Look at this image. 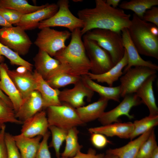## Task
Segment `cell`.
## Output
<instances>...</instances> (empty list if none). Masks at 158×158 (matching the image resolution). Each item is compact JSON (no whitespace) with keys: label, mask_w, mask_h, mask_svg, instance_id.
<instances>
[{"label":"cell","mask_w":158,"mask_h":158,"mask_svg":"<svg viewBox=\"0 0 158 158\" xmlns=\"http://www.w3.org/2000/svg\"><path fill=\"white\" fill-rule=\"evenodd\" d=\"M48 4L40 6L30 4L26 0H0V8L13 10L22 14L31 13L43 8Z\"/></svg>","instance_id":"28"},{"label":"cell","mask_w":158,"mask_h":158,"mask_svg":"<svg viewBox=\"0 0 158 158\" xmlns=\"http://www.w3.org/2000/svg\"><path fill=\"white\" fill-rule=\"evenodd\" d=\"M68 0L59 1L57 12L50 18L41 21L38 28L40 30L45 27H60L68 28L71 32L77 28H82L83 22L71 12Z\"/></svg>","instance_id":"7"},{"label":"cell","mask_w":158,"mask_h":158,"mask_svg":"<svg viewBox=\"0 0 158 158\" xmlns=\"http://www.w3.org/2000/svg\"><path fill=\"white\" fill-rule=\"evenodd\" d=\"M104 153L97 154L96 150L92 148H89L86 153H84L79 151L73 157L65 158L60 157L58 158H104Z\"/></svg>","instance_id":"41"},{"label":"cell","mask_w":158,"mask_h":158,"mask_svg":"<svg viewBox=\"0 0 158 158\" xmlns=\"http://www.w3.org/2000/svg\"><path fill=\"white\" fill-rule=\"evenodd\" d=\"M158 5V0H131L124 1L119 4L120 9L130 10L141 19L145 12Z\"/></svg>","instance_id":"29"},{"label":"cell","mask_w":158,"mask_h":158,"mask_svg":"<svg viewBox=\"0 0 158 158\" xmlns=\"http://www.w3.org/2000/svg\"><path fill=\"white\" fill-rule=\"evenodd\" d=\"M83 40L90 63L91 73L96 75L102 74L115 65L109 53L95 41L83 36Z\"/></svg>","instance_id":"9"},{"label":"cell","mask_w":158,"mask_h":158,"mask_svg":"<svg viewBox=\"0 0 158 158\" xmlns=\"http://www.w3.org/2000/svg\"><path fill=\"white\" fill-rule=\"evenodd\" d=\"M7 65L4 63H0V89L11 100L16 113L20 108L23 99L7 74L6 70Z\"/></svg>","instance_id":"19"},{"label":"cell","mask_w":158,"mask_h":158,"mask_svg":"<svg viewBox=\"0 0 158 158\" xmlns=\"http://www.w3.org/2000/svg\"><path fill=\"white\" fill-rule=\"evenodd\" d=\"M6 70L23 100L32 92L37 90L33 73L25 67L19 66L15 70H10L7 65Z\"/></svg>","instance_id":"13"},{"label":"cell","mask_w":158,"mask_h":158,"mask_svg":"<svg viewBox=\"0 0 158 158\" xmlns=\"http://www.w3.org/2000/svg\"><path fill=\"white\" fill-rule=\"evenodd\" d=\"M44 108L43 102L39 92H32L23 102L18 111L16 113V117L23 122Z\"/></svg>","instance_id":"17"},{"label":"cell","mask_w":158,"mask_h":158,"mask_svg":"<svg viewBox=\"0 0 158 158\" xmlns=\"http://www.w3.org/2000/svg\"><path fill=\"white\" fill-rule=\"evenodd\" d=\"M150 158H158V147L154 150Z\"/></svg>","instance_id":"47"},{"label":"cell","mask_w":158,"mask_h":158,"mask_svg":"<svg viewBox=\"0 0 158 158\" xmlns=\"http://www.w3.org/2000/svg\"><path fill=\"white\" fill-rule=\"evenodd\" d=\"M142 19L158 27V7L154 6L147 10L145 13Z\"/></svg>","instance_id":"40"},{"label":"cell","mask_w":158,"mask_h":158,"mask_svg":"<svg viewBox=\"0 0 158 158\" xmlns=\"http://www.w3.org/2000/svg\"><path fill=\"white\" fill-rule=\"evenodd\" d=\"M85 85L94 92L97 93L100 96L107 99L119 102L121 97L120 85L116 87H107L100 85L91 79L87 75L81 77Z\"/></svg>","instance_id":"27"},{"label":"cell","mask_w":158,"mask_h":158,"mask_svg":"<svg viewBox=\"0 0 158 158\" xmlns=\"http://www.w3.org/2000/svg\"><path fill=\"white\" fill-rule=\"evenodd\" d=\"M88 40L95 41L110 55L114 65L123 58L124 54L121 32L108 30L96 29L83 35Z\"/></svg>","instance_id":"4"},{"label":"cell","mask_w":158,"mask_h":158,"mask_svg":"<svg viewBox=\"0 0 158 158\" xmlns=\"http://www.w3.org/2000/svg\"><path fill=\"white\" fill-rule=\"evenodd\" d=\"M7 123L20 125L23 122L16 117L13 109L0 98V128Z\"/></svg>","instance_id":"35"},{"label":"cell","mask_w":158,"mask_h":158,"mask_svg":"<svg viewBox=\"0 0 158 158\" xmlns=\"http://www.w3.org/2000/svg\"><path fill=\"white\" fill-rule=\"evenodd\" d=\"M33 60L35 70L45 80L58 68L60 64L58 60L39 49Z\"/></svg>","instance_id":"22"},{"label":"cell","mask_w":158,"mask_h":158,"mask_svg":"<svg viewBox=\"0 0 158 158\" xmlns=\"http://www.w3.org/2000/svg\"><path fill=\"white\" fill-rule=\"evenodd\" d=\"M109 100L100 97L97 101L76 109L81 121L84 123L98 119L104 112Z\"/></svg>","instance_id":"23"},{"label":"cell","mask_w":158,"mask_h":158,"mask_svg":"<svg viewBox=\"0 0 158 158\" xmlns=\"http://www.w3.org/2000/svg\"><path fill=\"white\" fill-rule=\"evenodd\" d=\"M0 98L8 106L13 108V104L8 97L0 89Z\"/></svg>","instance_id":"44"},{"label":"cell","mask_w":158,"mask_h":158,"mask_svg":"<svg viewBox=\"0 0 158 158\" xmlns=\"http://www.w3.org/2000/svg\"><path fill=\"white\" fill-rule=\"evenodd\" d=\"M134 128V125L132 122H118L90 128L88 129V131L91 134L98 133L107 137L117 136L121 138L129 139Z\"/></svg>","instance_id":"18"},{"label":"cell","mask_w":158,"mask_h":158,"mask_svg":"<svg viewBox=\"0 0 158 158\" xmlns=\"http://www.w3.org/2000/svg\"><path fill=\"white\" fill-rule=\"evenodd\" d=\"M50 135V132L48 131L42 137L35 158H52L48 143Z\"/></svg>","instance_id":"38"},{"label":"cell","mask_w":158,"mask_h":158,"mask_svg":"<svg viewBox=\"0 0 158 158\" xmlns=\"http://www.w3.org/2000/svg\"><path fill=\"white\" fill-rule=\"evenodd\" d=\"M142 103L140 99L135 93L128 95L123 97L122 101L114 109L104 112L98 119L102 125L119 122V118L125 116L129 119L134 118L130 114L131 108Z\"/></svg>","instance_id":"11"},{"label":"cell","mask_w":158,"mask_h":158,"mask_svg":"<svg viewBox=\"0 0 158 158\" xmlns=\"http://www.w3.org/2000/svg\"><path fill=\"white\" fill-rule=\"evenodd\" d=\"M128 62L127 54L125 49L124 56L122 59L107 71L103 73L96 75L89 72L87 75L92 80L98 82L105 83L109 87H112L114 83L117 80L123 75L122 69Z\"/></svg>","instance_id":"24"},{"label":"cell","mask_w":158,"mask_h":158,"mask_svg":"<svg viewBox=\"0 0 158 158\" xmlns=\"http://www.w3.org/2000/svg\"><path fill=\"white\" fill-rule=\"evenodd\" d=\"M20 130V135L32 138L44 136L49 131V125L46 112L42 110L24 121Z\"/></svg>","instance_id":"14"},{"label":"cell","mask_w":158,"mask_h":158,"mask_svg":"<svg viewBox=\"0 0 158 158\" xmlns=\"http://www.w3.org/2000/svg\"><path fill=\"white\" fill-rule=\"evenodd\" d=\"M90 140L92 145L98 149H103L109 143H111L105 136L98 133H91Z\"/></svg>","instance_id":"39"},{"label":"cell","mask_w":158,"mask_h":158,"mask_svg":"<svg viewBox=\"0 0 158 158\" xmlns=\"http://www.w3.org/2000/svg\"><path fill=\"white\" fill-rule=\"evenodd\" d=\"M3 56L7 58L12 65L23 66L32 72L33 65L22 58L16 52L0 42V63H4L5 59Z\"/></svg>","instance_id":"33"},{"label":"cell","mask_w":158,"mask_h":158,"mask_svg":"<svg viewBox=\"0 0 158 158\" xmlns=\"http://www.w3.org/2000/svg\"><path fill=\"white\" fill-rule=\"evenodd\" d=\"M153 128L136 139L131 140L124 146L114 149H109L106 150V152L115 155L118 158H135L141 146L148 138Z\"/></svg>","instance_id":"25"},{"label":"cell","mask_w":158,"mask_h":158,"mask_svg":"<svg viewBox=\"0 0 158 158\" xmlns=\"http://www.w3.org/2000/svg\"><path fill=\"white\" fill-rule=\"evenodd\" d=\"M153 24L144 21L134 13L127 29L139 54L158 59V36L151 31Z\"/></svg>","instance_id":"3"},{"label":"cell","mask_w":158,"mask_h":158,"mask_svg":"<svg viewBox=\"0 0 158 158\" xmlns=\"http://www.w3.org/2000/svg\"><path fill=\"white\" fill-rule=\"evenodd\" d=\"M120 0H107L106 3L108 5L114 8H116L117 6L119 5Z\"/></svg>","instance_id":"45"},{"label":"cell","mask_w":158,"mask_h":158,"mask_svg":"<svg viewBox=\"0 0 158 158\" xmlns=\"http://www.w3.org/2000/svg\"><path fill=\"white\" fill-rule=\"evenodd\" d=\"M6 9L12 20V25L13 24L16 25L20 21L23 15L14 10Z\"/></svg>","instance_id":"43"},{"label":"cell","mask_w":158,"mask_h":158,"mask_svg":"<svg viewBox=\"0 0 158 158\" xmlns=\"http://www.w3.org/2000/svg\"><path fill=\"white\" fill-rule=\"evenodd\" d=\"M37 33L34 44L39 49L43 51L51 57L65 47V42L71 35V32L65 30L58 31L45 27Z\"/></svg>","instance_id":"6"},{"label":"cell","mask_w":158,"mask_h":158,"mask_svg":"<svg viewBox=\"0 0 158 158\" xmlns=\"http://www.w3.org/2000/svg\"><path fill=\"white\" fill-rule=\"evenodd\" d=\"M7 158H21L19 151L13 138V135L6 132L4 135Z\"/></svg>","instance_id":"37"},{"label":"cell","mask_w":158,"mask_h":158,"mask_svg":"<svg viewBox=\"0 0 158 158\" xmlns=\"http://www.w3.org/2000/svg\"><path fill=\"white\" fill-rule=\"evenodd\" d=\"M95 4L93 8L83 9L78 12V18L84 23L81 29L82 36L96 29L121 32L130 25V15L123 10L112 7L106 4L105 0H96Z\"/></svg>","instance_id":"1"},{"label":"cell","mask_w":158,"mask_h":158,"mask_svg":"<svg viewBox=\"0 0 158 158\" xmlns=\"http://www.w3.org/2000/svg\"><path fill=\"white\" fill-rule=\"evenodd\" d=\"M157 71L146 66L131 68L120 78L121 97L135 93L145 80L150 76L155 74Z\"/></svg>","instance_id":"10"},{"label":"cell","mask_w":158,"mask_h":158,"mask_svg":"<svg viewBox=\"0 0 158 158\" xmlns=\"http://www.w3.org/2000/svg\"><path fill=\"white\" fill-rule=\"evenodd\" d=\"M104 158H118L117 156L106 152Z\"/></svg>","instance_id":"48"},{"label":"cell","mask_w":158,"mask_h":158,"mask_svg":"<svg viewBox=\"0 0 158 158\" xmlns=\"http://www.w3.org/2000/svg\"><path fill=\"white\" fill-rule=\"evenodd\" d=\"M57 4H48L44 8L28 14L23 15L20 21L16 25L24 30L34 29L38 26L41 21L49 19L58 11Z\"/></svg>","instance_id":"16"},{"label":"cell","mask_w":158,"mask_h":158,"mask_svg":"<svg viewBox=\"0 0 158 158\" xmlns=\"http://www.w3.org/2000/svg\"><path fill=\"white\" fill-rule=\"evenodd\" d=\"M47 109L49 126H54L68 131L85 124L80 119L76 109L66 103H61L60 105L51 106Z\"/></svg>","instance_id":"5"},{"label":"cell","mask_w":158,"mask_h":158,"mask_svg":"<svg viewBox=\"0 0 158 158\" xmlns=\"http://www.w3.org/2000/svg\"><path fill=\"white\" fill-rule=\"evenodd\" d=\"M82 36L81 29H76L71 32L68 45L56 53L54 58L60 63L58 71L77 77L87 75L90 72L91 65Z\"/></svg>","instance_id":"2"},{"label":"cell","mask_w":158,"mask_h":158,"mask_svg":"<svg viewBox=\"0 0 158 158\" xmlns=\"http://www.w3.org/2000/svg\"><path fill=\"white\" fill-rule=\"evenodd\" d=\"M157 146L153 128L148 138L141 146L135 158H150L154 150Z\"/></svg>","instance_id":"36"},{"label":"cell","mask_w":158,"mask_h":158,"mask_svg":"<svg viewBox=\"0 0 158 158\" xmlns=\"http://www.w3.org/2000/svg\"><path fill=\"white\" fill-rule=\"evenodd\" d=\"M33 74L37 85V90L40 94L43 99L44 108L61 105V103L59 97L60 91L51 87L35 70Z\"/></svg>","instance_id":"20"},{"label":"cell","mask_w":158,"mask_h":158,"mask_svg":"<svg viewBox=\"0 0 158 158\" xmlns=\"http://www.w3.org/2000/svg\"><path fill=\"white\" fill-rule=\"evenodd\" d=\"M134 128L130 138L131 140L154 128L158 124V115H149L133 122Z\"/></svg>","instance_id":"32"},{"label":"cell","mask_w":158,"mask_h":158,"mask_svg":"<svg viewBox=\"0 0 158 158\" xmlns=\"http://www.w3.org/2000/svg\"><path fill=\"white\" fill-rule=\"evenodd\" d=\"M79 130L77 127L73 128L68 130L65 140L66 145L63 152L61 154V157L71 158L74 157L83 146L78 141Z\"/></svg>","instance_id":"30"},{"label":"cell","mask_w":158,"mask_h":158,"mask_svg":"<svg viewBox=\"0 0 158 158\" xmlns=\"http://www.w3.org/2000/svg\"><path fill=\"white\" fill-rule=\"evenodd\" d=\"M48 129L52 136L49 147L54 149L56 158H58L60 157V149L65 140L68 131L53 125L49 126Z\"/></svg>","instance_id":"34"},{"label":"cell","mask_w":158,"mask_h":158,"mask_svg":"<svg viewBox=\"0 0 158 158\" xmlns=\"http://www.w3.org/2000/svg\"><path fill=\"white\" fill-rule=\"evenodd\" d=\"M57 69L45 80L49 85L54 89H59L69 85H74L81 78V77L74 76L59 72Z\"/></svg>","instance_id":"31"},{"label":"cell","mask_w":158,"mask_h":158,"mask_svg":"<svg viewBox=\"0 0 158 158\" xmlns=\"http://www.w3.org/2000/svg\"><path fill=\"white\" fill-rule=\"evenodd\" d=\"M20 153L21 158H35L42 137L32 138L23 137L20 134L13 135Z\"/></svg>","instance_id":"26"},{"label":"cell","mask_w":158,"mask_h":158,"mask_svg":"<svg viewBox=\"0 0 158 158\" xmlns=\"http://www.w3.org/2000/svg\"><path fill=\"white\" fill-rule=\"evenodd\" d=\"M0 42L20 56L27 54L32 44L25 30L18 26L0 28Z\"/></svg>","instance_id":"8"},{"label":"cell","mask_w":158,"mask_h":158,"mask_svg":"<svg viewBox=\"0 0 158 158\" xmlns=\"http://www.w3.org/2000/svg\"><path fill=\"white\" fill-rule=\"evenodd\" d=\"M157 78L156 74L148 77L138 89L135 94L142 103L147 107L149 115H158V108L156 102L153 84Z\"/></svg>","instance_id":"21"},{"label":"cell","mask_w":158,"mask_h":158,"mask_svg":"<svg viewBox=\"0 0 158 158\" xmlns=\"http://www.w3.org/2000/svg\"><path fill=\"white\" fill-rule=\"evenodd\" d=\"M123 47L126 50L128 57V64L124 68L123 73L125 72L132 67L146 66L158 70V66L150 61H145L140 56L136 47L130 37L127 28L121 31Z\"/></svg>","instance_id":"15"},{"label":"cell","mask_w":158,"mask_h":158,"mask_svg":"<svg viewBox=\"0 0 158 158\" xmlns=\"http://www.w3.org/2000/svg\"><path fill=\"white\" fill-rule=\"evenodd\" d=\"M94 92L88 87L81 79L74 84L71 89H67L60 91L59 99L62 103H66L77 109L84 106V99L91 101Z\"/></svg>","instance_id":"12"},{"label":"cell","mask_w":158,"mask_h":158,"mask_svg":"<svg viewBox=\"0 0 158 158\" xmlns=\"http://www.w3.org/2000/svg\"><path fill=\"white\" fill-rule=\"evenodd\" d=\"M0 26L2 27H9L12 25L7 22L0 14Z\"/></svg>","instance_id":"46"},{"label":"cell","mask_w":158,"mask_h":158,"mask_svg":"<svg viewBox=\"0 0 158 158\" xmlns=\"http://www.w3.org/2000/svg\"><path fill=\"white\" fill-rule=\"evenodd\" d=\"M6 130L5 125L0 128V158H7L6 148L4 140Z\"/></svg>","instance_id":"42"}]
</instances>
